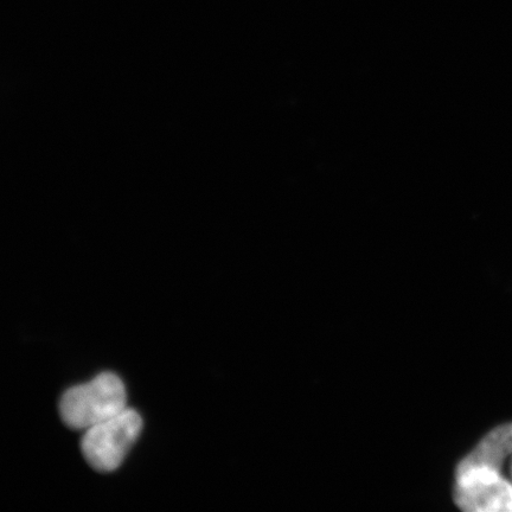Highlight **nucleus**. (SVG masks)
<instances>
[{
	"label": "nucleus",
	"mask_w": 512,
	"mask_h": 512,
	"mask_svg": "<svg viewBox=\"0 0 512 512\" xmlns=\"http://www.w3.org/2000/svg\"><path fill=\"white\" fill-rule=\"evenodd\" d=\"M126 389L120 377L102 373L91 382L67 390L60 401L61 418L72 430H88L126 409Z\"/></svg>",
	"instance_id": "f257e3e1"
},
{
	"label": "nucleus",
	"mask_w": 512,
	"mask_h": 512,
	"mask_svg": "<svg viewBox=\"0 0 512 512\" xmlns=\"http://www.w3.org/2000/svg\"><path fill=\"white\" fill-rule=\"evenodd\" d=\"M142 428V416L134 409L126 408L114 418L88 428L81 443L83 457L96 471L117 470Z\"/></svg>",
	"instance_id": "f03ea898"
},
{
	"label": "nucleus",
	"mask_w": 512,
	"mask_h": 512,
	"mask_svg": "<svg viewBox=\"0 0 512 512\" xmlns=\"http://www.w3.org/2000/svg\"><path fill=\"white\" fill-rule=\"evenodd\" d=\"M453 496L464 511L512 512V483L490 467L459 463Z\"/></svg>",
	"instance_id": "7ed1b4c3"
},
{
	"label": "nucleus",
	"mask_w": 512,
	"mask_h": 512,
	"mask_svg": "<svg viewBox=\"0 0 512 512\" xmlns=\"http://www.w3.org/2000/svg\"><path fill=\"white\" fill-rule=\"evenodd\" d=\"M512 457V424L502 425L480 440L472 452L462 460L465 465H480L507 476V465Z\"/></svg>",
	"instance_id": "20e7f679"
},
{
	"label": "nucleus",
	"mask_w": 512,
	"mask_h": 512,
	"mask_svg": "<svg viewBox=\"0 0 512 512\" xmlns=\"http://www.w3.org/2000/svg\"><path fill=\"white\" fill-rule=\"evenodd\" d=\"M507 476H508V479L510 480V482L512 483V457L509 460Z\"/></svg>",
	"instance_id": "39448f33"
}]
</instances>
